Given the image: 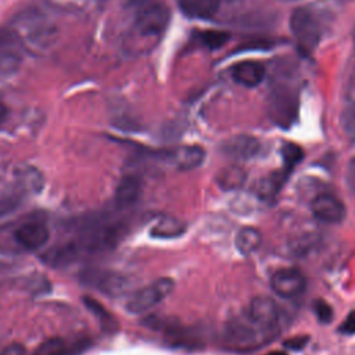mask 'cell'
<instances>
[{
	"instance_id": "obj_37",
	"label": "cell",
	"mask_w": 355,
	"mask_h": 355,
	"mask_svg": "<svg viewBox=\"0 0 355 355\" xmlns=\"http://www.w3.org/2000/svg\"><path fill=\"white\" fill-rule=\"evenodd\" d=\"M352 87H355V71H354V75H352Z\"/></svg>"
},
{
	"instance_id": "obj_12",
	"label": "cell",
	"mask_w": 355,
	"mask_h": 355,
	"mask_svg": "<svg viewBox=\"0 0 355 355\" xmlns=\"http://www.w3.org/2000/svg\"><path fill=\"white\" fill-rule=\"evenodd\" d=\"M222 150L226 155H229L233 159L247 161V159L254 158L259 153L261 143L254 136L237 135V136L227 139L222 144Z\"/></svg>"
},
{
	"instance_id": "obj_33",
	"label": "cell",
	"mask_w": 355,
	"mask_h": 355,
	"mask_svg": "<svg viewBox=\"0 0 355 355\" xmlns=\"http://www.w3.org/2000/svg\"><path fill=\"white\" fill-rule=\"evenodd\" d=\"M306 343H308L306 337H293L284 343V347H287L293 351H298V349H302L306 345Z\"/></svg>"
},
{
	"instance_id": "obj_34",
	"label": "cell",
	"mask_w": 355,
	"mask_h": 355,
	"mask_svg": "<svg viewBox=\"0 0 355 355\" xmlns=\"http://www.w3.org/2000/svg\"><path fill=\"white\" fill-rule=\"evenodd\" d=\"M118 1H121L123 6H128V7L135 8V7H136V6H139L143 0H118Z\"/></svg>"
},
{
	"instance_id": "obj_28",
	"label": "cell",
	"mask_w": 355,
	"mask_h": 355,
	"mask_svg": "<svg viewBox=\"0 0 355 355\" xmlns=\"http://www.w3.org/2000/svg\"><path fill=\"white\" fill-rule=\"evenodd\" d=\"M313 311L318 316V319L322 322V323H329L333 318V309L331 306L323 301V300H316L313 302Z\"/></svg>"
},
{
	"instance_id": "obj_2",
	"label": "cell",
	"mask_w": 355,
	"mask_h": 355,
	"mask_svg": "<svg viewBox=\"0 0 355 355\" xmlns=\"http://www.w3.org/2000/svg\"><path fill=\"white\" fill-rule=\"evenodd\" d=\"M275 337V333L258 326L248 315L230 319L223 333L225 345L233 351H252L270 343Z\"/></svg>"
},
{
	"instance_id": "obj_13",
	"label": "cell",
	"mask_w": 355,
	"mask_h": 355,
	"mask_svg": "<svg viewBox=\"0 0 355 355\" xmlns=\"http://www.w3.org/2000/svg\"><path fill=\"white\" fill-rule=\"evenodd\" d=\"M270 116L276 125L288 128L297 116V100L287 93H276L270 100Z\"/></svg>"
},
{
	"instance_id": "obj_19",
	"label": "cell",
	"mask_w": 355,
	"mask_h": 355,
	"mask_svg": "<svg viewBox=\"0 0 355 355\" xmlns=\"http://www.w3.org/2000/svg\"><path fill=\"white\" fill-rule=\"evenodd\" d=\"M262 244V234L258 229L247 226L241 227L234 239L236 250L241 255H251L254 254Z\"/></svg>"
},
{
	"instance_id": "obj_4",
	"label": "cell",
	"mask_w": 355,
	"mask_h": 355,
	"mask_svg": "<svg viewBox=\"0 0 355 355\" xmlns=\"http://www.w3.org/2000/svg\"><path fill=\"white\" fill-rule=\"evenodd\" d=\"M290 28L298 47L304 53H311L320 40V25L318 18L308 8H295L290 17Z\"/></svg>"
},
{
	"instance_id": "obj_31",
	"label": "cell",
	"mask_w": 355,
	"mask_h": 355,
	"mask_svg": "<svg viewBox=\"0 0 355 355\" xmlns=\"http://www.w3.org/2000/svg\"><path fill=\"white\" fill-rule=\"evenodd\" d=\"M0 355H26V349L19 343H11L0 352Z\"/></svg>"
},
{
	"instance_id": "obj_38",
	"label": "cell",
	"mask_w": 355,
	"mask_h": 355,
	"mask_svg": "<svg viewBox=\"0 0 355 355\" xmlns=\"http://www.w3.org/2000/svg\"><path fill=\"white\" fill-rule=\"evenodd\" d=\"M354 40H355V33H354Z\"/></svg>"
},
{
	"instance_id": "obj_25",
	"label": "cell",
	"mask_w": 355,
	"mask_h": 355,
	"mask_svg": "<svg viewBox=\"0 0 355 355\" xmlns=\"http://www.w3.org/2000/svg\"><path fill=\"white\" fill-rule=\"evenodd\" d=\"M198 39L204 47L209 50H216L230 39V35L223 31H205L200 33Z\"/></svg>"
},
{
	"instance_id": "obj_7",
	"label": "cell",
	"mask_w": 355,
	"mask_h": 355,
	"mask_svg": "<svg viewBox=\"0 0 355 355\" xmlns=\"http://www.w3.org/2000/svg\"><path fill=\"white\" fill-rule=\"evenodd\" d=\"M247 315L262 329L275 333L276 336L282 330L284 319L280 305L268 295H258L251 300Z\"/></svg>"
},
{
	"instance_id": "obj_26",
	"label": "cell",
	"mask_w": 355,
	"mask_h": 355,
	"mask_svg": "<svg viewBox=\"0 0 355 355\" xmlns=\"http://www.w3.org/2000/svg\"><path fill=\"white\" fill-rule=\"evenodd\" d=\"M282 157L284 161V169H287L288 172H291V169L301 162L304 153L301 150L300 146L294 144V143H286L282 147Z\"/></svg>"
},
{
	"instance_id": "obj_24",
	"label": "cell",
	"mask_w": 355,
	"mask_h": 355,
	"mask_svg": "<svg viewBox=\"0 0 355 355\" xmlns=\"http://www.w3.org/2000/svg\"><path fill=\"white\" fill-rule=\"evenodd\" d=\"M69 348L65 341L58 337L44 340L33 352V355H68Z\"/></svg>"
},
{
	"instance_id": "obj_18",
	"label": "cell",
	"mask_w": 355,
	"mask_h": 355,
	"mask_svg": "<svg viewBox=\"0 0 355 355\" xmlns=\"http://www.w3.org/2000/svg\"><path fill=\"white\" fill-rule=\"evenodd\" d=\"M288 173L290 172L287 169H283L282 172H273L265 178H261L255 186L257 196L262 200H269L276 197V194L280 191L284 182L287 180Z\"/></svg>"
},
{
	"instance_id": "obj_11",
	"label": "cell",
	"mask_w": 355,
	"mask_h": 355,
	"mask_svg": "<svg viewBox=\"0 0 355 355\" xmlns=\"http://www.w3.org/2000/svg\"><path fill=\"white\" fill-rule=\"evenodd\" d=\"M49 237V229L36 220L25 222L14 232L15 243L26 251L40 250L47 244Z\"/></svg>"
},
{
	"instance_id": "obj_21",
	"label": "cell",
	"mask_w": 355,
	"mask_h": 355,
	"mask_svg": "<svg viewBox=\"0 0 355 355\" xmlns=\"http://www.w3.org/2000/svg\"><path fill=\"white\" fill-rule=\"evenodd\" d=\"M186 232V225L173 216H165L159 219L151 229L150 234L157 239H175Z\"/></svg>"
},
{
	"instance_id": "obj_23",
	"label": "cell",
	"mask_w": 355,
	"mask_h": 355,
	"mask_svg": "<svg viewBox=\"0 0 355 355\" xmlns=\"http://www.w3.org/2000/svg\"><path fill=\"white\" fill-rule=\"evenodd\" d=\"M82 301L85 302L86 308L97 318V320H98V323L101 324L103 330H105V331H108V333H114V331L118 330V322H116L115 318L110 313V311L105 309V308L101 305V302H98L96 298L89 297V295L83 297Z\"/></svg>"
},
{
	"instance_id": "obj_17",
	"label": "cell",
	"mask_w": 355,
	"mask_h": 355,
	"mask_svg": "<svg viewBox=\"0 0 355 355\" xmlns=\"http://www.w3.org/2000/svg\"><path fill=\"white\" fill-rule=\"evenodd\" d=\"M141 194V182L136 175H125L116 189L115 201L119 207H130L135 204Z\"/></svg>"
},
{
	"instance_id": "obj_30",
	"label": "cell",
	"mask_w": 355,
	"mask_h": 355,
	"mask_svg": "<svg viewBox=\"0 0 355 355\" xmlns=\"http://www.w3.org/2000/svg\"><path fill=\"white\" fill-rule=\"evenodd\" d=\"M341 333H344V334H348V336H351V334H355V311H351L348 315H347V318H345V320L340 324V329H338Z\"/></svg>"
},
{
	"instance_id": "obj_5",
	"label": "cell",
	"mask_w": 355,
	"mask_h": 355,
	"mask_svg": "<svg viewBox=\"0 0 355 355\" xmlns=\"http://www.w3.org/2000/svg\"><path fill=\"white\" fill-rule=\"evenodd\" d=\"M123 233L125 226L122 223L98 225L85 232L76 244L80 251L101 252L114 248L123 237Z\"/></svg>"
},
{
	"instance_id": "obj_6",
	"label": "cell",
	"mask_w": 355,
	"mask_h": 355,
	"mask_svg": "<svg viewBox=\"0 0 355 355\" xmlns=\"http://www.w3.org/2000/svg\"><path fill=\"white\" fill-rule=\"evenodd\" d=\"M173 290L171 277H159L148 286L139 288L126 302V311L130 313H143L161 302Z\"/></svg>"
},
{
	"instance_id": "obj_14",
	"label": "cell",
	"mask_w": 355,
	"mask_h": 355,
	"mask_svg": "<svg viewBox=\"0 0 355 355\" xmlns=\"http://www.w3.org/2000/svg\"><path fill=\"white\" fill-rule=\"evenodd\" d=\"M168 157L179 171H191L204 162L205 151L202 147L196 144L180 146L172 150Z\"/></svg>"
},
{
	"instance_id": "obj_8",
	"label": "cell",
	"mask_w": 355,
	"mask_h": 355,
	"mask_svg": "<svg viewBox=\"0 0 355 355\" xmlns=\"http://www.w3.org/2000/svg\"><path fill=\"white\" fill-rule=\"evenodd\" d=\"M25 49L11 26L0 28V75L15 73L22 62Z\"/></svg>"
},
{
	"instance_id": "obj_29",
	"label": "cell",
	"mask_w": 355,
	"mask_h": 355,
	"mask_svg": "<svg viewBox=\"0 0 355 355\" xmlns=\"http://www.w3.org/2000/svg\"><path fill=\"white\" fill-rule=\"evenodd\" d=\"M343 126L345 132L355 139V105L352 108H348L343 115Z\"/></svg>"
},
{
	"instance_id": "obj_9",
	"label": "cell",
	"mask_w": 355,
	"mask_h": 355,
	"mask_svg": "<svg viewBox=\"0 0 355 355\" xmlns=\"http://www.w3.org/2000/svg\"><path fill=\"white\" fill-rule=\"evenodd\" d=\"M270 287L279 297L294 298L305 291L306 279L304 273L295 268H283L272 275Z\"/></svg>"
},
{
	"instance_id": "obj_22",
	"label": "cell",
	"mask_w": 355,
	"mask_h": 355,
	"mask_svg": "<svg viewBox=\"0 0 355 355\" xmlns=\"http://www.w3.org/2000/svg\"><path fill=\"white\" fill-rule=\"evenodd\" d=\"M245 172L237 165H230L219 171L216 176V183L222 190L232 191L240 189L245 182Z\"/></svg>"
},
{
	"instance_id": "obj_32",
	"label": "cell",
	"mask_w": 355,
	"mask_h": 355,
	"mask_svg": "<svg viewBox=\"0 0 355 355\" xmlns=\"http://www.w3.org/2000/svg\"><path fill=\"white\" fill-rule=\"evenodd\" d=\"M345 180H347V184L351 190V193L354 194L355 197V158L351 159L348 168H347V175H345Z\"/></svg>"
},
{
	"instance_id": "obj_35",
	"label": "cell",
	"mask_w": 355,
	"mask_h": 355,
	"mask_svg": "<svg viewBox=\"0 0 355 355\" xmlns=\"http://www.w3.org/2000/svg\"><path fill=\"white\" fill-rule=\"evenodd\" d=\"M6 115H7V108L0 103V123L6 119Z\"/></svg>"
},
{
	"instance_id": "obj_3",
	"label": "cell",
	"mask_w": 355,
	"mask_h": 355,
	"mask_svg": "<svg viewBox=\"0 0 355 355\" xmlns=\"http://www.w3.org/2000/svg\"><path fill=\"white\" fill-rule=\"evenodd\" d=\"M133 29L140 37L158 39L166 29L171 11L161 0H143L135 8Z\"/></svg>"
},
{
	"instance_id": "obj_15",
	"label": "cell",
	"mask_w": 355,
	"mask_h": 355,
	"mask_svg": "<svg viewBox=\"0 0 355 355\" xmlns=\"http://www.w3.org/2000/svg\"><path fill=\"white\" fill-rule=\"evenodd\" d=\"M265 76V68L261 62L247 60L237 62L232 68V78L239 85H243L245 87H254L258 86Z\"/></svg>"
},
{
	"instance_id": "obj_36",
	"label": "cell",
	"mask_w": 355,
	"mask_h": 355,
	"mask_svg": "<svg viewBox=\"0 0 355 355\" xmlns=\"http://www.w3.org/2000/svg\"><path fill=\"white\" fill-rule=\"evenodd\" d=\"M266 355H287V354L283 352V351H272V352H269Z\"/></svg>"
},
{
	"instance_id": "obj_1",
	"label": "cell",
	"mask_w": 355,
	"mask_h": 355,
	"mask_svg": "<svg viewBox=\"0 0 355 355\" xmlns=\"http://www.w3.org/2000/svg\"><path fill=\"white\" fill-rule=\"evenodd\" d=\"M11 28L19 37L25 51L39 54L47 50L55 36L57 29L54 22L40 10H25L15 15Z\"/></svg>"
},
{
	"instance_id": "obj_27",
	"label": "cell",
	"mask_w": 355,
	"mask_h": 355,
	"mask_svg": "<svg viewBox=\"0 0 355 355\" xmlns=\"http://www.w3.org/2000/svg\"><path fill=\"white\" fill-rule=\"evenodd\" d=\"M19 178L22 184L28 189V190H33L37 191L40 190L43 180H42V175L37 169L32 168V166H25L24 171H19Z\"/></svg>"
},
{
	"instance_id": "obj_16",
	"label": "cell",
	"mask_w": 355,
	"mask_h": 355,
	"mask_svg": "<svg viewBox=\"0 0 355 355\" xmlns=\"http://www.w3.org/2000/svg\"><path fill=\"white\" fill-rule=\"evenodd\" d=\"M222 0H176L179 10L189 18L194 19H209L212 18Z\"/></svg>"
},
{
	"instance_id": "obj_10",
	"label": "cell",
	"mask_w": 355,
	"mask_h": 355,
	"mask_svg": "<svg viewBox=\"0 0 355 355\" xmlns=\"http://www.w3.org/2000/svg\"><path fill=\"white\" fill-rule=\"evenodd\" d=\"M311 211L318 220L327 225L340 223L345 218V205L334 194L322 193L316 196L311 202Z\"/></svg>"
},
{
	"instance_id": "obj_20",
	"label": "cell",
	"mask_w": 355,
	"mask_h": 355,
	"mask_svg": "<svg viewBox=\"0 0 355 355\" xmlns=\"http://www.w3.org/2000/svg\"><path fill=\"white\" fill-rule=\"evenodd\" d=\"M93 286H96L98 290L112 295L121 293L126 287V279L121 275L115 273H92V277L89 279Z\"/></svg>"
}]
</instances>
